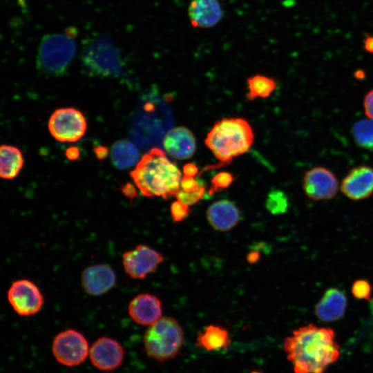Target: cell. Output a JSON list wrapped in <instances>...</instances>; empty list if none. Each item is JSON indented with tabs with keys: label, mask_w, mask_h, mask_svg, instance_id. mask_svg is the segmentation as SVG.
I'll return each mask as SVG.
<instances>
[{
	"label": "cell",
	"mask_w": 373,
	"mask_h": 373,
	"mask_svg": "<svg viewBox=\"0 0 373 373\" xmlns=\"http://www.w3.org/2000/svg\"><path fill=\"white\" fill-rule=\"evenodd\" d=\"M283 349L294 373H325L340 356L334 330L313 324L294 330L285 339Z\"/></svg>",
	"instance_id": "6da1fadb"
},
{
	"label": "cell",
	"mask_w": 373,
	"mask_h": 373,
	"mask_svg": "<svg viewBox=\"0 0 373 373\" xmlns=\"http://www.w3.org/2000/svg\"><path fill=\"white\" fill-rule=\"evenodd\" d=\"M130 175L144 195L164 199L176 195L182 178L177 165L158 148L144 154Z\"/></svg>",
	"instance_id": "7a4b0ae2"
},
{
	"label": "cell",
	"mask_w": 373,
	"mask_h": 373,
	"mask_svg": "<svg viewBox=\"0 0 373 373\" xmlns=\"http://www.w3.org/2000/svg\"><path fill=\"white\" fill-rule=\"evenodd\" d=\"M254 139L253 130L247 120L239 117L222 118L214 124L204 143L221 162L218 164L221 166L249 151Z\"/></svg>",
	"instance_id": "3957f363"
},
{
	"label": "cell",
	"mask_w": 373,
	"mask_h": 373,
	"mask_svg": "<svg viewBox=\"0 0 373 373\" xmlns=\"http://www.w3.org/2000/svg\"><path fill=\"white\" fill-rule=\"evenodd\" d=\"M184 341V332L179 323L173 318L166 316L149 325L143 338L146 355L158 362L175 358Z\"/></svg>",
	"instance_id": "277c9868"
},
{
	"label": "cell",
	"mask_w": 373,
	"mask_h": 373,
	"mask_svg": "<svg viewBox=\"0 0 373 373\" xmlns=\"http://www.w3.org/2000/svg\"><path fill=\"white\" fill-rule=\"evenodd\" d=\"M76 52V43L68 34H52L41 41L37 54L38 66L53 75L64 73Z\"/></svg>",
	"instance_id": "5b68a950"
},
{
	"label": "cell",
	"mask_w": 373,
	"mask_h": 373,
	"mask_svg": "<svg viewBox=\"0 0 373 373\" xmlns=\"http://www.w3.org/2000/svg\"><path fill=\"white\" fill-rule=\"evenodd\" d=\"M89 350L85 336L72 329L57 334L52 343V352L56 361L66 367H75L84 363Z\"/></svg>",
	"instance_id": "8992f818"
},
{
	"label": "cell",
	"mask_w": 373,
	"mask_h": 373,
	"mask_svg": "<svg viewBox=\"0 0 373 373\" xmlns=\"http://www.w3.org/2000/svg\"><path fill=\"white\" fill-rule=\"evenodd\" d=\"M86 120L81 111L73 108H62L56 110L48 121L50 134L58 141L74 142L85 133Z\"/></svg>",
	"instance_id": "52a82bcc"
},
{
	"label": "cell",
	"mask_w": 373,
	"mask_h": 373,
	"mask_svg": "<svg viewBox=\"0 0 373 373\" xmlns=\"http://www.w3.org/2000/svg\"><path fill=\"white\" fill-rule=\"evenodd\" d=\"M8 300L15 312L23 316L37 314L44 305V297L38 287L26 279L12 283L8 291Z\"/></svg>",
	"instance_id": "ba28073f"
},
{
	"label": "cell",
	"mask_w": 373,
	"mask_h": 373,
	"mask_svg": "<svg viewBox=\"0 0 373 373\" xmlns=\"http://www.w3.org/2000/svg\"><path fill=\"white\" fill-rule=\"evenodd\" d=\"M164 260L163 256L144 245H137L123 254L122 264L125 272L132 278L143 279L155 271Z\"/></svg>",
	"instance_id": "9c48e42d"
},
{
	"label": "cell",
	"mask_w": 373,
	"mask_h": 373,
	"mask_svg": "<svg viewBox=\"0 0 373 373\" xmlns=\"http://www.w3.org/2000/svg\"><path fill=\"white\" fill-rule=\"evenodd\" d=\"M92 365L101 371H113L119 368L124 358L122 345L108 336L98 338L89 350Z\"/></svg>",
	"instance_id": "30bf717a"
},
{
	"label": "cell",
	"mask_w": 373,
	"mask_h": 373,
	"mask_svg": "<svg viewBox=\"0 0 373 373\" xmlns=\"http://www.w3.org/2000/svg\"><path fill=\"white\" fill-rule=\"evenodd\" d=\"M303 188L309 198L316 201L325 200L332 199L336 195L338 183L330 170L316 166L305 173Z\"/></svg>",
	"instance_id": "8fae6325"
},
{
	"label": "cell",
	"mask_w": 373,
	"mask_h": 373,
	"mask_svg": "<svg viewBox=\"0 0 373 373\" xmlns=\"http://www.w3.org/2000/svg\"><path fill=\"white\" fill-rule=\"evenodd\" d=\"M341 189L353 200L368 198L373 193V169L365 165L352 169L342 181Z\"/></svg>",
	"instance_id": "7c38bea8"
},
{
	"label": "cell",
	"mask_w": 373,
	"mask_h": 373,
	"mask_svg": "<svg viewBox=\"0 0 373 373\" xmlns=\"http://www.w3.org/2000/svg\"><path fill=\"white\" fill-rule=\"evenodd\" d=\"M116 282L113 269L108 265L98 264L86 268L82 272V284L89 295L99 296L112 289Z\"/></svg>",
	"instance_id": "4fadbf2b"
},
{
	"label": "cell",
	"mask_w": 373,
	"mask_h": 373,
	"mask_svg": "<svg viewBox=\"0 0 373 373\" xmlns=\"http://www.w3.org/2000/svg\"><path fill=\"white\" fill-rule=\"evenodd\" d=\"M128 312L136 323L149 326L162 316V304L155 296L140 294L129 303Z\"/></svg>",
	"instance_id": "5bb4252c"
},
{
	"label": "cell",
	"mask_w": 373,
	"mask_h": 373,
	"mask_svg": "<svg viewBox=\"0 0 373 373\" xmlns=\"http://www.w3.org/2000/svg\"><path fill=\"white\" fill-rule=\"evenodd\" d=\"M163 146L169 155L178 160L191 157L196 149L193 134L184 126L169 130L164 138Z\"/></svg>",
	"instance_id": "9a60e30c"
},
{
	"label": "cell",
	"mask_w": 373,
	"mask_h": 373,
	"mask_svg": "<svg viewBox=\"0 0 373 373\" xmlns=\"http://www.w3.org/2000/svg\"><path fill=\"white\" fill-rule=\"evenodd\" d=\"M210 225L219 231H228L233 229L240 219L237 206L229 200H220L211 204L207 211Z\"/></svg>",
	"instance_id": "2e32d148"
},
{
	"label": "cell",
	"mask_w": 373,
	"mask_h": 373,
	"mask_svg": "<svg viewBox=\"0 0 373 373\" xmlns=\"http://www.w3.org/2000/svg\"><path fill=\"white\" fill-rule=\"evenodd\" d=\"M188 15L193 26L211 28L221 20L222 10L218 0H193Z\"/></svg>",
	"instance_id": "e0dca14e"
},
{
	"label": "cell",
	"mask_w": 373,
	"mask_h": 373,
	"mask_svg": "<svg viewBox=\"0 0 373 373\" xmlns=\"http://www.w3.org/2000/svg\"><path fill=\"white\" fill-rule=\"evenodd\" d=\"M347 302L345 294L336 289H327L316 305L314 312L318 319L323 322H333L340 319L345 314Z\"/></svg>",
	"instance_id": "ac0fdd59"
},
{
	"label": "cell",
	"mask_w": 373,
	"mask_h": 373,
	"mask_svg": "<svg viewBox=\"0 0 373 373\" xmlns=\"http://www.w3.org/2000/svg\"><path fill=\"white\" fill-rule=\"evenodd\" d=\"M231 345L228 331L218 325H210L198 332L195 345L207 351L227 350Z\"/></svg>",
	"instance_id": "d6986e66"
},
{
	"label": "cell",
	"mask_w": 373,
	"mask_h": 373,
	"mask_svg": "<svg viewBox=\"0 0 373 373\" xmlns=\"http://www.w3.org/2000/svg\"><path fill=\"white\" fill-rule=\"evenodd\" d=\"M23 164L21 151L10 145H2L0 148V175L10 180L19 173Z\"/></svg>",
	"instance_id": "ffe728a7"
},
{
	"label": "cell",
	"mask_w": 373,
	"mask_h": 373,
	"mask_svg": "<svg viewBox=\"0 0 373 373\" xmlns=\"http://www.w3.org/2000/svg\"><path fill=\"white\" fill-rule=\"evenodd\" d=\"M84 60L88 69L97 75H110L119 70V61L115 55H105L100 51L91 49Z\"/></svg>",
	"instance_id": "44dd1931"
},
{
	"label": "cell",
	"mask_w": 373,
	"mask_h": 373,
	"mask_svg": "<svg viewBox=\"0 0 373 373\" xmlns=\"http://www.w3.org/2000/svg\"><path fill=\"white\" fill-rule=\"evenodd\" d=\"M111 156L114 166L119 169L129 168L140 160L137 149L126 140H118L112 146Z\"/></svg>",
	"instance_id": "7402d4cb"
},
{
	"label": "cell",
	"mask_w": 373,
	"mask_h": 373,
	"mask_svg": "<svg viewBox=\"0 0 373 373\" xmlns=\"http://www.w3.org/2000/svg\"><path fill=\"white\" fill-rule=\"evenodd\" d=\"M247 83L249 89L247 97L249 100L257 97H268L277 86L274 79L262 75H256L248 78Z\"/></svg>",
	"instance_id": "603a6c76"
},
{
	"label": "cell",
	"mask_w": 373,
	"mask_h": 373,
	"mask_svg": "<svg viewBox=\"0 0 373 373\" xmlns=\"http://www.w3.org/2000/svg\"><path fill=\"white\" fill-rule=\"evenodd\" d=\"M354 138L361 148L373 150V119H363L356 122L353 126Z\"/></svg>",
	"instance_id": "cb8c5ba5"
},
{
	"label": "cell",
	"mask_w": 373,
	"mask_h": 373,
	"mask_svg": "<svg viewBox=\"0 0 373 373\" xmlns=\"http://www.w3.org/2000/svg\"><path fill=\"white\" fill-rule=\"evenodd\" d=\"M265 207L274 215L284 213L289 207L288 198L283 191L273 189L267 195Z\"/></svg>",
	"instance_id": "d4e9b609"
},
{
	"label": "cell",
	"mask_w": 373,
	"mask_h": 373,
	"mask_svg": "<svg viewBox=\"0 0 373 373\" xmlns=\"http://www.w3.org/2000/svg\"><path fill=\"white\" fill-rule=\"evenodd\" d=\"M233 181V175L227 171H221L216 174L211 180V186L208 194L211 195L214 193L228 188Z\"/></svg>",
	"instance_id": "484cf974"
},
{
	"label": "cell",
	"mask_w": 373,
	"mask_h": 373,
	"mask_svg": "<svg viewBox=\"0 0 373 373\" xmlns=\"http://www.w3.org/2000/svg\"><path fill=\"white\" fill-rule=\"evenodd\" d=\"M352 294L357 299L370 300L372 287L370 283L365 279H358L352 286Z\"/></svg>",
	"instance_id": "4316f807"
},
{
	"label": "cell",
	"mask_w": 373,
	"mask_h": 373,
	"mask_svg": "<svg viewBox=\"0 0 373 373\" xmlns=\"http://www.w3.org/2000/svg\"><path fill=\"white\" fill-rule=\"evenodd\" d=\"M206 191V186L204 184L198 190L191 192H186L182 189L176 193L175 197L178 200L190 206L195 204L200 200L203 198V196Z\"/></svg>",
	"instance_id": "83f0119b"
},
{
	"label": "cell",
	"mask_w": 373,
	"mask_h": 373,
	"mask_svg": "<svg viewBox=\"0 0 373 373\" xmlns=\"http://www.w3.org/2000/svg\"><path fill=\"white\" fill-rule=\"evenodd\" d=\"M191 213L189 206L179 201H174L171 205V215L172 220L175 222H181Z\"/></svg>",
	"instance_id": "f1b7e54d"
},
{
	"label": "cell",
	"mask_w": 373,
	"mask_h": 373,
	"mask_svg": "<svg viewBox=\"0 0 373 373\" xmlns=\"http://www.w3.org/2000/svg\"><path fill=\"white\" fill-rule=\"evenodd\" d=\"M204 184L200 182L193 177L183 175L180 182V189L186 192H191L198 190Z\"/></svg>",
	"instance_id": "f546056e"
},
{
	"label": "cell",
	"mask_w": 373,
	"mask_h": 373,
	"mask_svg": "<svg viewBox=\"0 0 373 373\" xmlns=\"http://www.w3.org/2000/svg\"><path fill=\"white\" fill-rule=\"evenodd\" d=\"M363 106L365 115L373 119V89L365 95Z\"/></svg>",
	"instance_id": "4dcf8cb0"
},
{
	"label": "cell",
	"mask_w": 373,
	"mask_h": 373,
	"mask_svg": "<svg viewBox=\"0 0 373 373\" xmlns=\"http://www.w3.org/2000/svg\"><path fill=\"white\" fill-rule=\"evenodd\" d=\"M184 175L194 177L198 172V168L193 163L184 164L182 169Z\"/></svg>",
	"instance_id": "1f68e13d"
},
{
	"label": "cell",
	"mask_w": 373,
	"mask_h": 373,
	"mask_svg": "<svg viewBox=\"0 0 373 373\" xmlns=\"http://www.w3.org/2000/svg\"><path fill=\"white\" fill-rule=\"evenodd\" d=\"M66 157L70 160H77L79 156V151L77 147H70L66 151Z\"/></svg>",
	"instance_id": "d6a6232c"
},
{
	"label": "cell",
	"mask_w": 373,
	"mask_h": 373,
	"mask_svg": "<svg viewBox=\"0 0 373 373\" xmlns=\"http://www.w3.org/2000/svg\"><path fill=\"white\" fill-rule=\"evenodd\" d=\"M363 48L368 52L373 53V35H367L364 39Z\"/></svg>",
	"instance_id": "836d02e7"
},
{
	"label": "cell",
	"mask_w": 373,
	"mask_h": 373,
	"mask_svg": "<svg viewBox=\"0 0 373 373\" xmlns=\"http://www.w3.org/2000/svg\"><path fill=\"white\" fill-rule=\"evenodd\" d=\"M95 153L99 159H104L108 154V149L104 146H99L95 149Z\"/></svg>",
	"instance_id": "e575fe53"
},
{
	"label": "cell",
	"mask_w": 373,
	"mask_h": 373,
	"mask_svg": "<svg viewBox=\"0 0 373 373\" xmlns=\"http://www.w3.org/2000/svg\"><path fill=\"white\" fill-rule=\"evenodd\" d=\"M259 258L260 254L258 251H253L247 255V259L249 262L255 263L259 260Z\"/></svg>",
	"instance_id": "d590c367"
},
{
	"label": "cell",
	"mask_w": 373,
	"mask_h": 373,
	"mask_svg": "<svg viewBox=\"0 0 373 373\" xmlns=\"http://www.w3.org/2000/svg\"><path fill=\"white\" fill-rule=\"evenodd\" d=\"M251 373H260V372H253Z\"/></svg>",
	"instance_id": "8d00e7d4"
}]
</instances>
